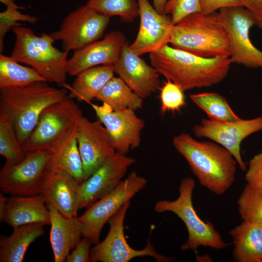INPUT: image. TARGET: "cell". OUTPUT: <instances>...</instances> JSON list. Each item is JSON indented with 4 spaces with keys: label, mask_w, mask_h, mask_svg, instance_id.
<instances>
[{
    "label": "cell",
    "mask_w": 262,
    "mask_h": 262,
    "mask_svg": "<svg viewBox=\"0 0 262 262\" xmlns=\"http://www.w3.org/2000/svg\"><path fill=\"white\" fill-rule=\"evenodd\" d=\"M151 66L184 92L222 82L232 64L229 57L204 58L167 44L149 53Z\"/></svg>",
    "instance_id": "1"
},
{
    "label": "cell",
    "mask_w": 262,
    "mask_h": 262,
    "mask_svg": "<svg viewBox=\"0 0 262 262\" xmlns=\"http://www.w3.org/2000/svg\"><path fill=\"white\" fill-rule=\"evenodd\" d=\"M173 144L186 159L201 185L219 196L232 186L238 163L225 147L214 143L198 141L186 133L175 136Z\"/></svg>",
    "instance_id": "2"
},
{
    "label": "cell",
    "mask_w": 262,
    "mask_h": 262,
    "mask_svg": "<svg viewBox=\"0 0 262 262\" xmlns=\"http://www.w3.org/2000/svg\"><path fill=\"white\" fill-rule=\"evenodd\" d=\"M47 82L0 89V112L11 119L21 145L35 128L44 110L67 96L66 88H57Z\"/></svg>",
    "instance_id": "3"
},
{
    "label": "cell",
    "mask_w": 262,
    "mask_h": 262,
    "mask_svg": "<svg viewBox=\"0 0 262 262\" xmlns=\"http://www.w3.org/2000/svg\"><path fill=\"white\" fill-rule=\"evenodd\" d=\"M169 44L174 48L204 58L230 55L228 33L217 12L193 13L173 25Z\"/></svg>",
    "instance_id": "4"
},
{
    "label": "cell",
    "mask_w": 262,
    "mask_h": 262,
    "mask_svg": "<svg viewBox=\"0 0 262 262\" xmlns=\"http://www.w3.org/2000/svg\"><path fill=\"white\" fill-rule=\"evenodd\" d=\"M16 42L10 57L34 68L48 82L64 86L68 74L69 52L53 45L49 34L36 35L30 28L19 26L12 28Z\"/></svg>",
    "instance_id": "5"
},
{
    "label": "cell",
    "mask_w": 262,
    "mask_h": 262,
    "mask_svg": "<svg viewBox=\"0 0 262 262\" xmlns=\"http://www.w3.org/2000/svg\"><path fill=\"white\" fill-rule=\"evenodd\" d=\"M195 185L193 178L183 179L179 186V197L173 201L164 200L157 202L154 210L157 213L172 212L183 222L188 236L180 247L182 250L196 252L200 246L215 250L223 249L228 244L224 241L213 225L209 221L202 220L194 209L192 195Z\"/></svg>",
    "instance_id": "6"
},
{
    "label": "cell",
    "mask_w": 262,
    "mask_h": 262,
    "mask_svg": "<svg viewBox=\"0 0 262 262\" xmlns=\"http://www.w3.org/2000/svg\"><path fill=\"white\" fill-rule=\"evenodd\" d=\"M83 116L80 107L67 96L44 110L35 128L22 144L25 152L52 151Z\"/></svg>",
    "instance_id": "7"
},
{
    "label": "cell",
    "mask_w": 262,
    "mask_h": 262,
    "mask_svg": "<svg viewBox=\"0 0 262 262\" xmlns=\"http://www.w3.org/2000/svg\"><path fill=\"white\" fill-rule=\"evenodd\" d=\"M147 183L146 179L132 171L113 191L89 206L78 217L82 225V236L90 239L93 245L98 244L105 224Z\"/></svg>",
    "instance_id": "8"
},
{
    "label": "cell",
    "mask_w": 262,
    "mask_h": 262,
    "mask_svg": "<svg viewBox=\"0 0 262 262\" xmlns=\"http://www.w3.org/2000/svg\"><path fill=\"white\" fill-rule=\"evenodd\" d=\"M49 150L26 152L25 158L15 164L5 162L0 171V189L14 196L41 194L44 174L51 157Z\"/></svg>",
    "instance_id": "9"
},
{
    "label": "cell",
    "mask_w": 262,
    "mask_h": 262,
    "mask_svg": "<svg viewBox=\"0 0 262 262\" xmlns=\"http://www.w3.org/2000/svg\"><path fill=\"white\" fill-rule=\"evenodd\" d=\"M229 36L232 63L250 68L262 69V51L251 42L250 29L257 18L244 7L225 8L218 12Z\"/></svg>",
    "instance_id": "10"
},
{
    "label": "cell",
    "mask_w": 262,
    "mask_h": 262,
    "mask_svg": "<svg viewBox=\"0 0 262 262\" xmlns=\"http://www.w3.org/2000/svg\"><path fill=\"white\" fill-rule=\"evenodd\" d=\"M110 18L87 5H82L67 15L59 29L49 34L61 41L64 51L77 50L103 37Z\"/></svg>",
    "instance_id": "11"
},
{
    "label": "cell",
    "mask_w": 262,
    "mask_h": 262,
    "mask_svg": "<svg viewBox=\"0 0 262 262\" xmlns=\"http://www.w3.org/2000/svg\"><path fill=\"white\" fill-rule=\"evenodd\" d=\"M130 201L125 203L108 221L109 232L105 238L90 250L92 262H128L136 257L149 256L158 262L174 260L159 254L150 241L143 249L136 250L128 243L124 235V222Z\"/></svg>",
    "instance_id": "12"
},
{
    "label": "cell",
    "mask_w": 262,
    "mask_h": 262,
    "mask_svg": "<svg viewBox=\"0 0 262 262\" xmlns=\"http://www.w3.org/2000/svg\"><path fill=\"white\" fill-rule=\"evenodd\" d=\"M89 104L106 129L116 152L126 155L139 147L145 122L135 111L130 108L114 110L105 103Z\"/></svg>",
    "instance_id": "13"
},
{
    "label": "cell",
    "mask_w": 262,
    "mask_h": 262,
    "mask_svg": "<svg viewBox=\"0 0 262 262\" xmlns=\"http://www.w3.org/2000/svg\"><path fill=\"white\" fill-rule=\"evenodd\" d=\"M198 137L209 138L225 147L233 155L243 171L246 170L241 153L242 141L251 134L262 131V115L250 119L221 121L202 119L193 128Z\"/></svg>",
    "instance_id": "14"
},
{
    "label": "cell",
    "mask_w": 262,
    "mask_h": 262,
    "mask_svg": "<svg viewBox=\"0 0 262 262\" xmlns=\"http://www.w3.org/2000/svg\"><path fill=\"white\" fill-rule=\"evenodd\" d=\"M77 139L83 164L84 181L116 151L98 119L91 121L83 116L77 124Z\"/></svg>",
    "instance_id": "15"
},
{
    "label": "cell",
    "mask_w": 262,
    "mask_h": 262,
    "mask_svg": "<svg viewBox=\"0 0 262 262\" xmlns=\"http://www.w3.org/2000/svg\"><path fill=\"white\" fill-rule=\"evenodd\" d=\"M135 159L116 152L109 158L79 189V208L88 207L113 191L122 181Z\"/></svg>",
    "instance_id": "16"
},
{
    "label": "cell",
    "mask_w": 262,
    "mask_h": 262,
    "mask_svg": "<svg viewBox=\"0 0 262 262\" xmlns=\"http://www.w3.org/2000/svg\"><path fill=\"white\" fill-rule=\"evenodd\" d=\"M137 1L140 27L136 38L129 46L132 52L141 56L169 44L173 24L170 16L159 13L147 0Z\"/></svg>",
    "instance_id": "17"
},
{
    "label": "cell",
    "mask_w": 262,
    "mask_h": 262,
    "mask_svg": "<svg viewBox=\"0 0 262 262\" xmlns=\"http://www.w3.org/2000/svg\"><path fill=\"white\" fill-rule=\"evenodd\" d=\"M113 65L115 73L143 99L160 88V73L132 52L127 43Z\"/></svg>",
    "instance_id": "18"
},
{
    "label": "cell",
    "mask_w": 262,
    "mask_h": 262,
    "mask_svg": "<svg viewBox=\"0 0 262 262\" xmlns=\"http://www.w3.org/2000/svg\"><path fill=\"white\" fill-rule=\"evenodd\" d=\"M126 43V37L122 32L108 33L102 40L74 51L72 56L68 60V74L76 76L82 71L91 67L114 65L118 60Z\"/></svg>",
    "instance_id": "19"
},
{
    "label": "cell",
    "mask_w": 262,
    "mask_h": 262,
    "mask_svg": "<svg viewBox=\"0 0 262 262\" xmlns=\"http://www.w3.org/2000/svg\"><path fill=\"white\" fill-rule=\"evenodd\" d=\"M80 184L66 171L47 167L41 194L47 204L54 206L65 216L77 217Z\"/></svg>",
    "instance_id": "20"
},
{
    "label": "cell",
    "mask_w": 262,
    "mask_h": 262,
    "mask_svg": "<svg viewBox=\"0 0 262 262\" xmlns=\"http://www.w3.org/2000/svg\"><path fill=\"white\" fill-rule=\"evenodd\" d=\"M47 205L50 214L49 241L54 261L66 262L70 250L75 248L82 236L81 223L77 217L65 216L52 205Z\"/></svg>",
    "instance_id": "21"
},
{
    "label": "cell",
    "mask_w": 262,
    "mask_h": 262,
    "mask_svg": "<svg viewBox=\"0 0 262 262\" xmlns=\"http://www.w3.org/2000/svg\"><path fill=\"white\" fill-rule=\"evenodd\" d=\"M3 222L13 228L32 223L50 225L49 211L43 195L8 198Z\"/></svg>",
    "instance_id": "22"
},
{
    "label": "cell",
    "mask_w": 262,
    "mask_h": 262,
    "mask_svg": "<svg viewBox=\"0 0 262 262\" xmlns=\"http://www.w3.org/2000/svg\"><path fill=\"white\" fill-rule=\"evenodd\" d=\"M114 73L113 65L94 66L78 74L71 86L65 84L63 86L68 90V98L89 104L96 99Z\"/></svg>",
    "instance_id": "23"
},
{
    "label": "cell",
    "mask_w": 262,
    "mask_h": 262,
    "mask_svg": "<svg viewBox=\"0 0 262 262\" xmlns=\"http://www.w3.org/2000/svg\"><path fill=\"white\" fill-rule=\"evenodd\" d=\"M237 262H262V225L243 221L229 232Z\"/></svg>",
    "instance_id": "24"
},
{
    "label": "cell",
    "mask_w": 262,
    "mask_h": 262,
    "mask_svg": "<svg viewBox=\"0 0 262 262\" xmlns=\"http://www.w3.org/2000/svg\"><path fill=\"white\" fill-rule=\"evenodd\" d=\"M42 223L25 224L14 228L11 235H1L0 262H21L30 245L45 234Z\"/></svg>",
    "instance_id": "25"
},
{
    "label": "cell",
    "mask_w": 262,
    "mask_h": 262,
    "mask_svg": "<svg viewBox=\"0 0 262 262\" xmlns=\"http://www.w3.org/2000/svg\"><path fill=\"white\" fill-rule=\"evenodd\" d=\"M77 124L53 150L47 167L64 170L81 184L84 170L77 139Z\"/></svg>",
    "instance_id": "26"
},
{
    "label": "cell",
    "mask_w": 262,
    "mask_h": 262,
    "mask_svg": "<svg viewBox=\"0 0 262 262\" xmlns=\"http://www.w3.org/2000/svg\"><path fill=\"white\" fill-rule=\"evenodd\" d=\"M96 99L109 105L114 110L140 109L143 99L134 93L119 77H113L105 84Z\"/></svg>",
    "instance_id": "27"
},
{
    "label": "cell",
    "mask_w": 262,
    "mask_h": 262,
    "mask_svg": "<svg viewBox=\"0 0 262 262\" xmlns=\"http://www.w3.org/2000/svg\"><path fill=\"white\" fill-rule=\"evenodd\" d=\"M10 56L0 54V89L23 87L46 81L34 68L20 65Z\"/></svg>",
    "instance_id": "28"
},
{
    "label": "cell",
    "mask_w": 262,
    "mask_h": 262,
    "mask_svg": "<svg viewBox=\"0 0 262 262\" xmlns=\"http://www.w3.org/2000/svg\"><path fill=\"white\" fill-rule=\"evenodd\" d=\"M191 101L204 111L209 118L221 121L240 119L226 98L217 93L204 92L190 95Z\"/></svg>",
    "instance_id": "29"
},
{
    "label": "cell",
    "mask_w": 262,
    "mask_h": 262,
    "mask_svg": "<svg viewBox=\"0 0 262 262\" xmlns=\"http://www.w3.org/2000/svg\"><path fill=\"white\" fill-rule=\"evenodd\" d=\"M0 154L5 162L15 164L21 161L26 156L22 145L19 142L11 119L0 112Z\"/></svg>",
    "instance_id": "30"
},
{
    "label": "cell",
    "mask_w": 262,
    "mask_h": 262,
    "mask_svg": "<svg viewBox=\"0 0 262 262\" xmlns=\"http://www.w3.org/2000/svg\"><path fill=\"white\" fill-rule=\"evenodd\" d=\"M86 5L110 18L118 16L126 23L139 16L137 0H88Z\"/></svg>",
    "instance_id": "31"
},
{
    "label": "cell",
    "mask_w": 262,
    "mask_h": 262,
    "mask_svg": "<svg viewBox=\"0 0 262 262\" xmlns=\"http://www.w3.org/2000/svg\"><path fill=\"white\" fill-rule=\"evenodd\" d=\"M237 204L243 221L262 225V189L254 188L246 184Z\"/></svg>",
    "instance_id": "32"
},
{
    "label": "cell",
    "mask_w": 262,
    "mask_h": 262,
    "mask_svg": "<svg viewBox=\"0 0 262 262\" xmlns=\"http://www.w3.org/2000/svg\"><path fill=\"white\" fill-rule=\"evenodd\" d=\"M22 6L14 5L6 6L5 11L0 13V51H3L4 38L8 32L14 27L21 26L19 21L35 23L38 18L28 14H22L19 9H23Z\"/></svg>",
    "instance_id": "33"
},
{
    "label": "cell",
    "mask_w": 262,
    "mask_h": 262,
    "mask_svg": "<svg viewBox=\"0 0 262 262\" xmlns=\"http://www.w3.org/2000/svg\"><path fill=\"white\" fill-rule=\"evenodd\" d=\"M183 92L179 86L167 80L161 88V113L180 112L186 104Z\"/></svg>",
    "instance_id": "34"
},
{
    "label": "cell",
    "mask_w": 262,
    "mask_h": 262,
    "mask_svg": "<svg viewBox=\"0 0 262 262\" xmlns=\"http://www.w3.org/2000/svg\"><path fill=\"white\" fill-rule=\"evenodd\" d=\"M198 12H201L199 0H168L165 7V14L170 15L173 25Z\"/></svg>",
    "instance_id": "35"
},
{
    "label": "cell",
    "mask_w": 262,
    "mask_h": 262,
    "mask_svg": "<svg viewBox=\"0 0 262 262\" xmlns=\"http://www.w3.org/2000/svg\"><path fill=\"white\" fill-rule=\"evenodd\" d=\"M245 180L250 186L262 189V152L255 155L249 161Z\"/></svg>",
    "instance_id": "36"
},
{
    "label": "cell",
    "mask_w": 262,
    "mask_h": 262,
    "mask_svg": "<svg viewBox=\"0 0 262 262\" xmlns=\"http://www.w3.org/2000/svg\"><path fill=\"white\" fill-rule=\"evenodd\" d=\"M93 244L89 238L83 237L81 239L71 253L66 258V262H89L90 259V247Z\"/></svg>",
    "instance_id": "37"
},
{
    "label": "cell",
    "mask_w": 262,
    "mask_h": 262,
    "mask_svg": "<svg viewBox=\"0 0 262 262\" xmlns=\"http://www.w3.org/2000/svg\"><path fill=\"white\" fill-rule=\"evenodd\" d=\"M201 12L209 14L225 8L244 7L242 0H199Z\"/></svg>",
    "instance_id": "38"
},
{
    "label": "cell",
    "mask_w": 262,
    "mask_h": 262,
    "mask_svg": "<svg viewBox=\"0 0 262 262\" xmlns=\"http://www.w3.org/2000/svg\"><path fill=\"white\" fill-rule=\"evenodd\" d=\"M243 6L249 10L258 19H262V0H242Z\"/></svg>",
    "instance_id": "39"
},
{
    "label": "cell",
    "mask_w": 262,
    "mask_h": 262,
    "mask_svg": "<svg viewBox=\"0 0 262 262\" xmlns=\"http://www.w3.org/2000/svg\"><path fill=\"white\" fill-rule=\"evenodd\" d=\"M8 197L5 196L2 193L0 194V221L3 222Z\"/></svg>",
    "instance_id": "40"
},
{
    "label": "cell",
    "mask_w": 262,
    "mask_h": 262,
    "mask_svg": "<svg viewBox=\"0 0 262 262\" xmlns=\"http://www.w3.org/2000/svg\"><path fill=\"white\" fill-rule=\"evenodd\" d=\"M168 0H152L154 8L160 14H165V7Z\"/></svg>",
    "instance_id": "41"
},
{
    "label": "cell",
    "mask_w": 262,
    "mask_h": 262,
    "mask_svg": "<svg viewBox=\"0 0 262 262\" xmlns=\"http://www.w3.org/2000/svg\"><path fill=\"white\" fill-rule=\"evenodd\" d=\"M0 1L6 6L10 5L16 4L15 0H0Z\"/></svg>",
    "instance_id": "42"
},
{
    "label": "cell",
    "mask_w": 262,
    "mask_h": 262,
    "mask_svg": "<svg viewBox=\"0 0 262 262\" xmlns=\"http://www.w3.org/2000/svg\"><path fill=\"white\" fill-rule=\"evenodd\" d=\"M256 25L262 30V19H257Z\"/></svg>",
    "instance_id": "43"
}]
</instances>
